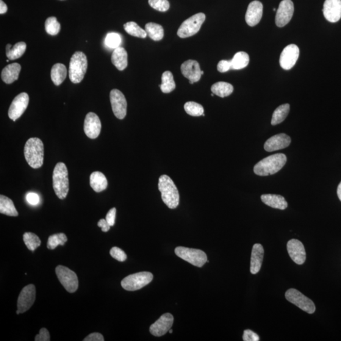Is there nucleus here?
<instances>
[{
  "label": "nucleus",
  "instance_id": "1",
  "mask_svg": "<svg viewBox=\"0 0 341 341\" xmlns=\"http://www.w3.org/2000/svg\"><path fill=\"white\" fill-rule=\"evenodd\" d=\"M287 161L284 154L271 155L260 160L254 166V171L258 176H267L276 174L281 170Z\"/></svg>",
  "mask_w": 341,
  "mask_h": 341
},
{
  "label": "nucleus",
  "instance_id": "2",
  "mask_svg": "<svg viewBox=\"0 0 341 341\" xmlns=\"http://www.w3.org/2000/svg\"><path fill=\"white\" fill-rule=\"evenodd\" d=\"M158 188L161 193L164 203L170 209H176L180 203V194L178 188L170 177L167 175L160 176Z\"/></svg>",
  "mask_w": 341,
  "mask_h": 341
},
{
  "label": "nucleus",
  "instance_id": "3",
  "mask_svg": "<svg viewBox=\"0 0 341 341\" xmlns=\"http://www.w3.org/2000/svg\"><path fill=\"white\" fill-rule=\"evenodd\" d=\"M24 156L30 167L38 169L44 163V145L38 138H30L24 147Z\"/></svg>",
  "mask_w": 341,
  "mask_h": 341
},
{
  "label": "nucleus",
  "instance_id": "4",
  "mask_svg": "<svg viewBox=\"0 0 341 341\" xmlns=\"http://www.w3.org/2000/svg\"><path fill=\"white\" fill-rule=\"evenodd\" d=\"M52 186L58 198L63 200L66 198L69 191L68 173L63 163H58L55 166L52 173Z\"/></svg>",
  "mask_w": 341,
  "mask_h": 341
},
{
  "label": "nucleus",
  "instance_id": "5",
  "mask_svg": "<svg viewBox=\"0 0 341 341\" xmlns=\"http://www.w3.org/2000/svg\"><path fill=\"white\" fill-rule=\"evenodd\" d=\"M87 57L81 51L75 52L69 66V77L74 84H79L85 76L87 69Z\"/></svg>",
  "mask_w": 341,
  "mask_h": 341
},
{
  "label": "nucleus",
  "instance_id": "6",
  "mask_svg": "<svg viewBox=\"0 0 341 341\" xmlns=\"http://www.w3.org/2000/svg\"><path fill=\"white\" fill-rule=\"evenodd\" d=\"M153 274L149 272H141L131 274L122 280L121 286L124 290L134 292L142 289L149 284L153 279Z\"/></svg>",
  "mask_w": 341,
  "mask_h": 341
},
{
  "label": "nucleus",
  "instance_id": "7",
  "mask_svg": "<svg viewBox=\"0 0 341 341\" xmlns=\"http://www.w3.org/2000/svg\"><path fill=\"white\" fill-rule=\"evenodd\" d=\"M174 252L177 256L196 267H202L207 261V255L201 249L178 246Z\"/></svg>",
  "mask_w": 341,
  "mask_h": 341
},
{
  "label": "nucleus",
  "instance_id": "8",
  "mask_svg": "<svg viewBox=\"0 0 341 341\" xmlns=\"http://www.w3.org/2000/svg\"><path fill=\"white\" fill-rule=\"evenodd\" d=\"M206 18V15L203 13H196L191 16L183 22L177 34L181 38H187L196 34L201 29Z\"/></svg>",
  "mask_w": 341,
  "mask_h": 341
},
{
  "label": "nucleus",
  "instance_id": "9",
  "mask_svg": "<svg viewBox=\"0 0 341 341\" xmlns=\"http://www.w3.org/2000/svg\"><path fill=\"white\" fill-rule=\"evenodd\" d=\"M285 299L290 303L295 304L299 309L309 314L315 312V306L311 299L304 296L303 293L296 289L288 290L285 294Z\"/></svg>",
  "mask_w": 341,
  "mask_h": 341
},
{
  "label": "nucleus",
  "instance_id": "10",
  "mask_svg": "<svg viewBox=\"0 0 341 341\" xmlns=\"http://www.w3.org/2000/svg\"><path fill=\"white\" fill-rule=\"evenodd\" d=\"M56 274L61 284L68 292L73 293L79 287V279L77 274L63 265H58L56 268Z\"/></svg>",
  "mask_w": 341,
  "mask_h": 341
},
{
  "label": "nucleus",
  "instance_id": "11",
  "mask_svg": "<svg viewBox=\"0 0 341 341\" xmlns=\"http://www.w3.org/2000/svg\"><path fill=\"white\" fill-rule=\"evenodd\" d=\"M35 287L33 284L26 285L22 289L17 300L16 314L26 312L31 308L35 301Z\"/></svg>",
  "mask_w": 341,
  "mask_h": 341
},
{
  "label": "nucleus",
  "instance_id": "12",
  "mask_svg": "<svg viewBox=\"0 0 341 341\" xmlns=\"http://www.w3.org/2000/svg\"><path fill=\"white\" fill-rule=\"evenodd\" d=\"M110 101L114 115L123 120L127 115V102L125 97L120 91L113 89L110 93Z\"/></svg>",
  "mask_w": 341,
  "mask_h": 341
},
{
  "label": "nucleus",
  "instance_id": "13",
  "mask_svg": "<svg viewBox=\"0 0 341 341\" xmlns=\"http://www.w3.org/2000/svg\"><path fill=\"white\" fill-rule=\"evenodd\" d=\"M29 102V97L27 93H22L16 96L8 110V116L11 120L15 121L20 118L28 107Z\"/></svg>",
  "mask_w": 341,
  "mask_h": 341
},
{
  "label": "nucleus",
  "instance_id": "14",
  "mask_svg": "<svg viewBox=\"0 0 341 341\" xmlns=\"http://www.w3.org/2000/svg\"><path fill=\"white\" fill-rule=\"evenodd\" d=\"M294 4L292 0H283L280 3L276 15L277 27H283L289 23L293 17Z\"/></svg>",
  "mask_w": 341,
  "mask_h": 341
},
{
  "label": "nucleus",
  "instance_id": "15",
  "mask_svg": "<svg viewBox=\"0 0 341 341\" xmlns=\"http://www.w3.org/2000/svg\"><path fill=\"white\" fill-rule=\"evenodd\" d=\"M299 49L296 44H290L282 51L279 63L281 67L289 70L295 65L299 58Z\"/></svg>",
  "mask_w": 341,
  "mask_h": 341
},
{
  "label": "nucleus",
  "instance_id": "16",
  "mask_svg": "<svg viewBox=\"0 0 341 341\" xmlns=\"http://www.w3.org/2000/svg\"><path fill=\"white\" fill-rule=\"evenodd\" d=\"M173 321L174 317L171 313H165L156 322L150 327V332L154 336H162L170 331L173 326Z\"/></svg>",
  "mask_w": 341,
  "mask_h": 341
},
{
  "label": "nucleus",
  "instance_id": "17",
  "mask_svg": "<svg viewBox=\"0 0 341 341\" xmlns=\"http://www.w3.org/2000/svg\"><path fill=\"white\" fill-rule=\"evenodd\" d=\"M288 254L293 261L298 265L303 264L306 260V252L300 241L292 239L287 243Z\"/></svg>",
  "mask_w": 341,
  "mask_h": 341
},
{
  "label": "nucleus",
  "instance_id": "18",
  "mask_svg": "<svg viewBox=\"0 0 341 341\" xmlns=\"http://www.w3.org/2000/svg\"><path fill=\"white\" fill-rule=\"evenodd\" d=\"M84 129L85 135L91 139H95L99 137L101 130V123L96 114L90 112L86 115Z\"/></svg>",
  "mask_w": 341,
  "mask_h": 341
},
{
  "label": "nucleus",
  "instance_id": "19",
  "mask_svg": "<svg viewBox=\"0 0 341 341\" xmlns=\"http://www.w3.org/2000/svg\"><path fill=\"white\" fill-rule=\"evenodd\" d=\"M181 71L184 76L189 80L190 84L198 82L201 79V69L199 63L195 60L186 61L181 66Z\"/></svg>",
  "mask_w": 341,
  "mask_h": 341
},
{
  "label": "nucleus",
  "instance_id": "20",
  "mask_svg": "<svg viewBox=\"0 0 341 341\" xmlns=\"http://www.w3.org/2000/svg\"><path fill=\"white\" fill-rule=\"evenodd\" d=\"M323 13L329 22L335 23L339 21L341 18V0H326Z\"/></svg>",
  "mask_w": 341,
  "mask_h": 341
},
{
  "label": "nucleus",
  "instance_id": "21",
  "mask_svg": "<svg viewBox=\"0 0 341 341\" xmlns=\"http://www.w3.org/2000/svg\"><path fill=\"white\" fill-rule=\"evenodd\" d=\"M292 139L290 136L285 134H279L268 138L264 144V149L267 152H273L288 148Z\"/></svg>",
  "mask_w": 341,
  "mask_h": 341
},
{
  "label": "nucleus",
  "instance_id": "22",
  "mask_svg": "<svg viewBox=\"0 0 341 341\" xmlns=\"http://www.w3.org/2000/svg\"><path fill=\"white\" fill-rule=\"evenodd\" d=\"M263 5L259 1H254L249 4L245 15V21L249 26L254 27L261 21Z\"/></svg>",
  "mask_w": 341,
  "mask_h": 341
},
{
  "label": "nucleus",
  "instance_id": "23",
  "mask_svg": "<svg viewBox=\"0 0 341 341\" xmlns=\"http://www.w3.org/2000/svg\"><path fill=\"white\" fill-rule=\"evenodd\" d=\"M264 249L261 244L256 243L252 251L250 272L252 274H256L262 267Z\"/></svg>",
  "mask_w": 341,
  "mask_h": 341
},
{
  "label": "nucleus",
  "instance_id": "24",
  "mask_svg": "<svg viewBox=\"0 0 341 341\" xmlns=\"http://www.w3.org/2000/svg\"><path fill=\"white\" fill-rule=\"evenodd\" d=\"M21 70V66L17 63L8 65L3 69L2 71V79L7 84H12L15 80H18L19 74Z\"/></svg>",
  "mask_w": 341,
  "mask_h": 341
},
{
  "label": "nucleus",
  "instance_id": "25",
  "mask_svg": "<svg viewBox=\"0 0 341 341\" xmlns=\"http://www.w3.org/2000/svg\"><path fill=\"white\" fill-rule=\"evenodd\" d=\"M262 202L267 206L280 210H284L288 207V202L283 196L274 194H264L261 196Z\"/></svg>",
  "mask_w": 341,
  "mask_h": 341
},
{
  "label": "nucleus",
  "instance_id": "26",
  "mask_svg": "<svg viewBox=\"0 0 341 341\" xmlns=\"http://www.w3.org/2000/svg\"><path fill=\"white\" fill-rule=\"evenodd\" d=\"M112 62L118 70H124L128 65V54L122 47L114 49L112 56Z\"/></svg>",
  "mask_w": 341,
  "mask_h": 341
},
{
  "label": "nucleus",
  "instance_id": "27",
  "mask_svg": "<svg viewBox=\"0 0 341 341\" xmlns=\"http://www.w3.org/2000/svg\"><path fill=\"white\" fill-rule=\"evenodd\" d=\"M90 185L96 192H101L106 189L107 180L101 172H93L90 176Z\"/></svg>",
  "mask_w": 341,
  "mask_h": 341
},
{
  "label": "nucleus",
  "instance_id": "28",
  "mask_svg": "<svg viewBox=\"0 0 341 341\" xmlns=\"http://www.w3.org/2000/svg\"><path fill=\"white\" fill-rule=\"evenodd\" d=\"M67 76V69L62 63H57L52 66L51 77L55 85H60L62 84Z\"/></svg>",
  "mask_w": 341,
  "mask_h": 341
},
{
  "label": "nucleus",
  "instance_id": "29",
  "mask_svg": "<svg viewBox=\"0 0 341 341\" xmlns=\"http://www.w3.org/2000/svg\"><path fill=\"white\" fill-rule=\"evenodd\" d=\"M0 213L12 217L19 216L17 210L12 200L3 195H0Z\"/></svg>",
  "mask_w": 341,
  "mask_h": 341
},
{
  "label": "nucleus",
  "instance_id": "30",
  "mask_svg": "<svg viewBox=\"0 0 341 341\" xmlns=\"http://www.w3.org/2000/svg\"><path fill=\"white\" fill-rule=\"evenodd\" d=\"M26 48V43L24 42L16 43L13 46L8 44L6 48L7 57L10 60L18 59L24 54Z\"/></svg>",
  "mask_w": 341,
  "mask_h": 341
},
{
  "label": "nucleus",
  "instance_id": "31",
  "mask_svg": "<svg viewBox=\"0 0 341 341\" xmlns=\"http://www.w3.org/2000/svg\"><path fill=\"white\" fill-rule=\"evenodd\" d=\"M234 86L229 83L224 82L216 83L211 87L212 93L221 98H225V97L231 95L234 92Z\"/></svg>",
  "mask_w": 341,
  "mask_h": 341
},
{
  "label": "nucleus",
  "instance_id": "32",
  "mask_svg": "<svg viewBox=\"0 0 341 341\" xmlns=\"http://www.w3.org/2000/svg\"><path fill=\"white\" fill-rule=\"evenodd\" d=\"M290 105L284 104L276 108L272 117L271 124L275 126L285 120L290 113Z\"/></svg>",
  "mask_w": 341,
  "mask_h": 341
},
{
  "label": "nucleus",
  "instance_id": "33",
  "mask_svg": "<svg viewBox=\"0 0 341 341\" xmlns=\"http://www.w3.org/2000/svg\"><path fill=\"white\" fill-rule=\"evenodd\" d=\"M231 60L232 70H241L248 66L249 57L246 52L240 51L236 53Z\"/></svg>",
  "mask_w": 341,
  "mask_h": 341
},
{
  "label": "nucleus",
  "instance_id": "34",
  "mask_svg": "<svg viewBox=\"0 0 341 341\" xmlns=\"http://www.w3.org/2000/svg\"><path fill=\"white\" fill-rule=\"evenodd\" d=\"M159 87L162 92L165 94L170 93L175 89V82L171 71L164 72L162 76V84L159 85Z\"/></svg>",
  "mask_w": 341,
  "mask_h": 341
},
{
  "label": "nucleus",
  "instance_id": "35",
  "mask_svg": "<svg viewBox=\"0 0 341 341\" xmlns=\"http://www.w3.org/2000/svg\"><path fill=\"white\" fill-rule=\"evenodd\" d=\"M146 31L154 41L161 40L164 37V29L159 24L150 22L146 25Z\"/></svg>",
  "mask_w": 341,
  "mask_h": 341
},
{
  "label": "nucleus",
  "instance_id": "36",
  "mask_svg": "<svg viewBox=\"0 0 341 341\" xmlns=\"http://www.w3.org/2000/svg\"><path fill=\"white\" fill-rule=\"evenodd\" d=\"M124 29L129 34L139 38H146L147 32L135 22H129L124 25Z\"/></svg>",
  "mask_w": 341,
  "mask_h": 341
},
{
  "label": "nucleus",
  "instance_id": "37",
  "mask_svg": "<svg viewBox=\"0 0 341 341\" xmlns=\"http://www.w3.org/2000/svg\"><path fill=\"white\" fill-rule=\"evenodd\" d=\"M23 240L27 248L32 252L38 248L41 244L40 238L35 234H32V232H27L24 234Z\"/></svg>",
  "mask_w": 341,
  "mask_h": 341
},
{
  "label": "nucleus",
  "instance_id": "38",
  "mask_svg": "<svg viewBox=\"0 0 341 341\" xmlns=\"http://www.w3.org/2000/svg\"><path fill=\"white\" fill-rule=\"evenodd\" d=\"M66 242H67V237L64 234L51 235L48 238L47 247L50 249H54L58 245H64Z\"/></svg>",
  "mask_w": 341,
  "mask_h": 341
},
{
  "label": "nucleus",
  "instance_id": "39",
  "mask_svg": "<svg viewBox=\"0 0 341 341\" xmlns=\"http://www.w3.org/2000/svg\"><path fill=\"white\" fill-rule=\"evenodd\" d=\"M186 113L192 116H202L204 113L203 106L195 102H187L184 105Z\"/></svg>",
  "mask_w": 341,
  "mask_h": 341
},
{
  "label": "nucleus",
  "instance_id": "40",
  "mask_svg": "<svg viewBox=\"0 0 341 341\" xmlns=\"http://www.w3.org/2000/svg\"><path fill=\"white\" fill-rule=\"evenodd\" d=\"M60 24L55 16H51L46 19L45 30L48 34L56 35L60 32Z\"/></svg>",
  "mask_w": 341,
  "mask_h": 341
},
{
  "label": "nucleus",
  "instance_id": "41",
  "mask_svg": "<svg viewBox=\"0 0 341 341\" xmlns=\"http://www.w3.org/2000/svg\"><path fill=\"white\" fill-rule=\"evenodd\" d=\"M121 41L120 35L117 33H110L105 39V44L112 49H116L120 47Z\"/></svg>",
  "mask_w": 341,
  "mask_h": 341
},
{
  "label": "nucleus",
  "instance_id": "42",
  "mask_svg": "<svg viewBox=\"0 0 341 341\" xmlns=\"http://www.w3.org/2000/svg\"><path fill=\"white\" fill-rule=\"evenodd\" d=\"M149 4L154 9L161 12H166L170 7L168 0H149Z\"/></svg>",
  "mask_w": 341,
  "mask_h": 341
},
{
  "label": "nucleus",
  "instance_id": "43",
  "mask_svg": "<svg viewBox=\"0 0 341 341\" xmlns=\"http://www.w3.org/2000/svg\"><path fill=\"white\" fill-rule=\"evenodd\" d=\"M110 255L114 259L121 262L125 261L127 258L125 252L122 250L120 248L116 247V246L111 249Z\"/></svg>",
  "mask_w": 341,
  "mask_h": 341
},
{
  "label": "nucleus",
  "instance_id": "44",
  "mask_svg": "<svg viewBox=\"0 0 341 341\" xmlns=\"http://www.w3.org/2000/svg\"><path fill=\"white\" fill-rule=\"evenodd\" d=\"M244 341H259L260 338L259 335L251 330L246 329L244 331L243 335Z\"/></svg>",
  "mask_w": 341,
  "mask_h": 341
},
{
  "label": "nucleus",
  "instance_id": "45",
  "mask_svg": "<svg viewBox=\"0 0 341 341\" xmlns=\"http://www.w3.org/2000/svg\"><path fill=\"white\" fill-rule=\"evenodd\" d=\"M231 70V60H221L218 65V70L221 73Z\"/></svg>",
  "mask_w": 341,
  "mask_h": 341
},
{
  "label": "nucleus",
  "instance_id": "46",
  "mask_svg": "<svg viewBox=\"0 0 341 341\" xmlns=\"http://www.w3.org/2000/svg\"><path fill=\"white\" fill-rule=\"evenodd\" d=\"M35 341H49L50 335L48 330L46 328H42L40 330V334L36 335L35 337Z\"/></svg>",
  "mask_w": 341,
  "mask_h": 341
},
{
  "label": "nucleus",
  "instance_id": "47",
  "mask_svg": "<svg viewBox=\"0 0 341 341\" xmlns=\"http://www.w3.org/2000/svg\"><path fill=\"white\" fill-rule=\"evenodd\" d=\"M116 208H112V209L108 211L106 220L108 223H109L110 226H113L115 224V218H116Z\"/></svg>",
  "mask_w": 341,
  "mask_h": 341
},
{
  "label": "nucleus",
  "instance_id": "48",
  "mask_svg": "<svg viewBox=\"0 0 341 341\" xmlns=\"http://www.w3.org/2000/svg\"><path fill=\"white\" fill-rule=\"evenodd\" d=\"M27 201L32 206H35L40 202V198H39L38 194L32 192L29 193L27 195Z\"/></svg>",
  "mask_w": 341,
  "mask_h": 341
},
{
  "label": "nucleus",
  "instance_id": "49",
  "mask_svg": "<svg viewBox=\"0 0 341 341\" xmlns=\"http://www.w3.org/2000/svg\"><path fill=\"white\" fill-rule=\"evenodd\" d=\"M84 341H104V337L102 335L98 332H94V333L91 334L86 337L84 339Z\"/></svg>",
  "mask_w": 341,
  "mask_h": 341
},
{
  "label": "nucleus",
  "instance_id": "50",
  "mask_svg": "<svg viewBox=\"0 0 341 341\" xmlns=\"http://www.w3.org/2000/svg\"><path fill=\"white\" fill-rule=\"evenodd\" d=\"M98 226L101 227L102 231L103 232H107L109 231L111 227L106 220H104V219H102V220L99 221Z\"/></svg>",
  "mask_w": 341,
  "mask_h": 341
},
{
  "label": "nucleus",
  "instance_id": "51",
  "mask_svg": "<svg viewBox=\"0 0 341 341\" xmlns=\"http://www.w3.org/2000/svg\"><path fill=\"white\" fill-rule=\"evenodd\" d=\"M8 7L7 5L5 4L3 0H0V13L1 14H5L7 12Z\"/></svg>",
  "mask_w": 341,
  "mask_h": 341
},
{
  "label": "nucleus",
  "instance_id": "52",
  "mask_svg": "<svg viewBox=\"0 0 341 341\" xmlns=\"http://www.w3.org/2000/svg\"><path fill=\"white\" fill-rule=\"evenodd\" d=\"M337 193L338 198H339L341 202V182L339 186H338Z\"/></svg>",
  "mask_w": 341,
  "mask_h": 341
},
{
  "label": "nucleus",
  "instance_id": "53",
  "mask_svg": "<svg viewBox=\"0 0 341 341\" xmlns=\"http://www.w3.org/2000/svg\"><path fill=\"white\" fill-rule=\"evenodd\" d=\"M169 332H170V334L173 333V330L170 329V331H169Z\"/></svg>",
  "mask_w": 341,
  "mask_h": 341
},
{
  "label": "nucleus",
  "instance_id": "54",
  "mask_svg": "<svg viewBox=\"0 0 341 341\" xmlns=\"http://www.w3.org/2000/svg\"><path fill=\"white\" fill-rule=\"evenodd\" d=\"M201 74H202V75H203L204 74V72L203 71H202Z\"/></svg>",
  "mask_w": 341,
  "mask_h": 341
},
{
  "label": "nucleus",
  "instance_id": "55",
  "mask_svg": "<svg viewBox=\"0 0 341 341\" xmlns=\"http://www.w3.org/2000/svg\"><path fill=\"white\" fill-rule=\"evenodd\" d=\"M274 11H276V8H274Z\"/></svg>",
  "mask_w": 341,
  "mask_h": 341
}]
</instances>
